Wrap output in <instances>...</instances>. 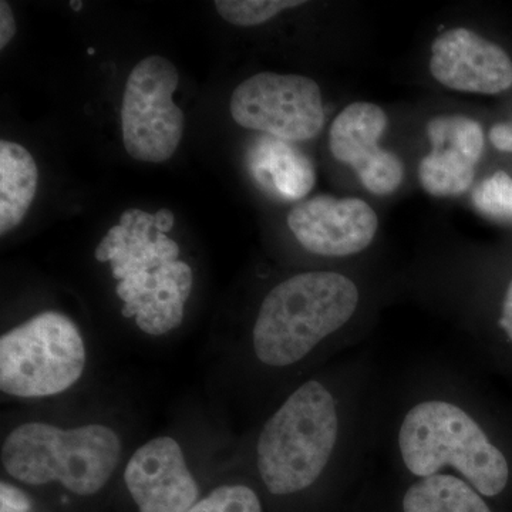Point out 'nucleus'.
Returning <instances> with one entry per match:
<instances>
[{"label": "nucleus", "instance_id": "obj_12", "mask_svg": "<svg viewBox=\"0 0 512 512\" xmlns=\"http://www.w3.org/2000/svg\"><path fill=\"white\" fill-rule=\"evenodd\" d=\"M431 151L421 158L419 181L433 197H457L474 183L485 137L478 121L464 116L434 117L427 124Z\"/></svg>", "mask_w": 512, "mask_h": 512}, {"label": "nucleus", "instance_id": "obj_10", "mask_svg": "<svg viewBox=\"0 0 512 512\" xmlns=\"http://www.w3.org/2000/svg\"><path fill=\"white\" fill-rule=\"evenodd\" d=\"M430 73L447 89L500 94L512 87V60L503 47L467 28L441 33L431 45Z\"/></svg>", "mask_w": 512, "mask_h": 512}, {"label": "nucleus", "instance_id": "obj_25", "mask_svg": "<svg viewBox=\"0 0 512 512\" xmlns=\"http://www.w3.org/2000/svg\"><path fill=\"white\" fill-rule=\"evenodd\" d=\"M141 210H136V208H131V210L124 211L123 214H121L120 217V224L121 227L131 229L133 227L134 222H136V218L138 217V214H140Z\"/></svg>", "mask_w": 512, "mask_h": 512}, {"label": "nucleus", "instance_id": "obj_26", "mask_svg": "<svg viewBox=\"0 0 512 512\" xmlns=\"http://www.w3.org/2000/svg\"><path fill=\"white\" fill-rule=\"evenodd\" d=\"M70 6H72L74 12H80V10L83 9V2L82 0H72V2H70Z\"/></svg>", "mask_w": 512, "mask_h": 512}, {"label": "nucleus", "instance_id": "obj_15", "mask_svg": "<svg viewBox=\"0 0 512 512\" xmlns=\"http://www.w3.org/2000/svg\"><path fill=\"white\" fill-rule=\"evenodd\" d=\"M403 512H493L483 495L454 474L414 480L404 491Z\"/></svg>", "mask_w": 512, "mask_h": 512}, {"label": "nucleus", "instance_id": "obj_1", "mask_svg": "<svg viewBox=\"0 0 512 512\" xmlns=\"http://www.w3.org/2000/svg\"><path fill=\"white\" fill-rule=\"evenodd\" d=\"M386 396L370 360L348 359L338 379L299 384L265 421L255 466L269 494L311 490L336 468L365 466L380 441Z\"/></svg>", "mask_w": 512, "mask_h": 512}, {"label": "nucleus", "instance_id": "obj_8", "mask_svg": "<svg viewBox=\"0 0 512 512\" xmlns=\"http://www.w3.org/2000/svg\"><path fill=\"white\" fill-rule=\"evenodd\" d=\"M288 228L305 251L325 258H348L372 245L379 218L360 198L316 195L289 211Z\"/></svg>", "mask_w": 512, "mask_h": 512}, {"label": "nucleus", "instance_id": "obj_4", "mask_svg": "<svg viewBox=\"0 0 512 512\" xmlns=\"http://www.w3.org/2000/svg\"><path fill=\"white\" fill-rule=\"evenodd\" d=\"M120 457V437L103 424L63 430L35 421L16 427L2 446L10 477L28 485L60 483L80 497L103 490Z\"/></svg>", "mask_w": 512, "mask_h": 512}, {"label": "nucleus", "instance_id": "obj_5", "mask_svg": "<svg viewBox=\"0 0 512 512\" xmlns=\"http://www.w3.org/2000/svg\"><path fill=\"white\" fill-rule=\"evenodd\" d=\"M86 346L76 323L43 312L0 338V389L10 396H55L79 382Z\"/></svg>", "mask_w": 512, "mask_h": 512}, {"label": "nucleus", "instance_id": "obj_24", "mask_svg": "<svg viewBox=\"0 0 512 512\" xmlns=\"http://www.w3.org/2000/svg\"><path fill=\"white\" fill-rule=\"evenodd\" d=\"M154 244H156L158 254H163V252H180L177 242L168 238L167 235L163 234V232H156Z\"/></svg>", "mask_w": 512, "mask_h": 512}, {"label": "nucleus", "instance_id": "obj_7", "mask_svg": "<svg viewBox=\"0 0 512 512\" xmlns=\"http://www.w3.org/2000/svg\"><path fill=\"white\" fill-rule=\"evenodd\" d=\"M229 111L239 126L288 143L312 140L325 124L319 84L301 74H254L234 90Z\"/></svg>", "mask_w": 512, "mask_h": 512}, {"label": "nucleus", "instance_id": "obj_23", "mask_svg": "<svg viewBox=\"0 0 512 512\" xmlns=\"http://www.w3.org/2000/svg\"><path fill=\"white\" fill-rule=\"evenodd\" d=\"M154 217H156V225H154L156 232L167 234V232L174 228L175 217L170 210L163 208V210L157 211Z\"/></svg>", "mask_w": 512, "mask_h": 512}, {"label": "nucleus", "instance_id": "obj_13", "mask_svg": "<svg viewBox=\"0 0 512 512\" xmlns=\"http://www.w3.org/2000/svg\"><path fill=\"white\" fill-rule=\"evenodd\" d=\"M248 167L256 183L285 201L306 197L316 181L312 161L288 141L271 136L252 146Z\"/></svg>", "mask_w": 512, "mask_h": 512}, {"label": "nucleus", "instance_id": "obj_3", "mask_svg": "<svg viewBox=\"0 0 512 512\" xmlns=\"http://www.w3.org/2000/svg\"><path fill=\"white\" fill-rule=\"evenodd\" d=\"M362 291L336 271L289 276L271 289L252 326V350L261 365L286 370L305 362L326 343L352 330Z\"/></svg>", "mask_w": 512, "mask_h": 512}, {"label": "nucleus", "instance_id": "obj_27", "mask_svg": "<svg viewBox=\"0 0 512 512\" xmlns=\"http://www.w3.org/2000/svg\"><path fill=\"white\" fill-rule=\"evenodd\" d=\"M87 53H89V56H93L94 53H96V50H94L93 47H89V49H87Z\"/></svg>", "mask_w": 512, "mask_h": 512}, {"label": "nucleus", "instance_id": "obj_17", "mask_svg": "<svg viewBox=\"0 0 512 512\" xmlns=\"http://www.w3.org/2000/svg\"><path fill=\"white\" fill-rule=\"evenodd\" d=\"M473 204L477 211L497 220H512V177L497 171L485 178L473 192Z\"/></svg>", "mask_w": 512, "mask_h": 512}, {"label": "nucleus", "instance_id": "obj_14", "mask_svg": "<svg viewBox=\"0 0 512 512\" xmlns=\"http://www.w3.org/2000/svg\"><path fill=\"white\" fill-rule=\"evenodd\" d=\"M39 170L25 147L0 141V235L18 227L35 200Z\"/></svg>", "mask_w": 512, "mask_h": 512}, {"label": "nucleus", "instance_id": "obj_9", "mask_svg": "<svg viewBox=\"0 0 512 512\" xmlns=\"http://www.w3.org/2000/svg\"><path fill=\"white\" fill-rule=\"evenodd\" d=\"M386 127L382 107L357 101L340 111L329 130L332 156L352 167L363 187L380 197L396 191L404 178L400 158L379 146Z\"/></svg>", "mask_w": 512, "mask_h": 512}, {"label": "nucleus", "instance_id": "obj_6", "mask_svg": "<svg viewBox=\"0 0 512 512\" xmlns=\"http://www.w3.org/2000/svg\"><path fill=\"white\" fill-rule=\"evenodd\" d=\"M178 82L177 67L161 56L146 57L128 74L121 131L128 156L134 160L164 163L180 146L185 117L173 100Z\"/></svg>", "mask_w": 512, "mask_h": 512}, {"label": "nucleus", "instance_id": "obj_11", "mask_svg": "<svg viewBox=\"0 0 512 512\" xmlns=\"http://www.w3.org/2000/svg\"><path fill=\"white\" fill-rule=\"evenodd\" d=\"M124 483L138 512H187L200 500L183 448L171 437L138 448L127 463Z\"/></svg>", "mask_w": 512, "mask_h": 512}, {"label": "nucleus", "instance_id": "obj_18", "mask_svg": "<svg viewBox=\"0 0 512 512\" xmlns=\"http://www.w3.org/2000/svg\"><path fill=\"white\" fill-rule=\"evenodd\" d=\"M187 512H264L258 494L244 484L221 485Z\"/></svg>", "mask_w": 512, "mask_h": 512}, {"label": "nucleus", "instance_id": "obj_22", "mask_svg": "<svg viewBox=\"0 0 512 512\" xmlns=\"http://www.w3.org/2000/svg\"><path fill=\"white\" fill-rule=\"evenodd\" d=\"M491 144L504 153H512V120L491 127L488 134Z\"/></svg>", "mask_w": 512, "mask_h": 512}, {"label": "nucleus", "instance_id": "obj_21", "mask_svg": "<svg viewBox=\"0 0 512 512\" xmlns=\"http://www.w3.org/2000/svg\"><path fill=\"white\" fill-rule=\"evenodd\" d=\"M18 32L15 15L5 0L0 2V49H5Z\"/></svg>", "mask_w": 512, "mask_h": 512}, {"label": "nucleus", "instance_id": "obj_19", "mask_svg": "<svg viewBox=\"0 0 512 512\" xmlns=\"http://www.w3.org/2000/svg\"><path fill=\"white\" fill-rule=\"evenodd\" d=\"M498 336L503 340L507 348L504 352L512 355V276L501 299L500 312L495 320Z\"/></svg>", "mask_w": 512, "mask_h": 512}, {"label": "nucleus", "instance_id": "obj_2", "mask_svg": "<svg viewBox=\"0 0 512 512\" xmlns=\"http://www.w3.org/2000/svg\"><path fill=\"white\" fill-rule=\"evenodd\" d=\"M396 410L384 404L394 466L413 480L454 474L484 498L507 490L511 463L468 399L466 384L447 376L423 377L403 392Z\"/></svg>", "mask_w": 512, "mask_h": 512}, {"label": "nucleus", "instance_id": "obj_16", "mask_svg": "<svg viewBox=\"0 0 512 512\" xmlns=\"http://www.w3.org/2000/svg\"><path fill=\"white\" fill-rule=\"evenodd\" d=\"M302 0H217V12L231 25L252 28L264 25L284 10L305 5Z\"/></svg>", "mask_w": 512, "mask_h": 512}, {"label": "nucleus", "instance_id": "obj_20", "mask_svg": "<svg viewBox=\"0 0 512 512\" xmlns=\"http://www.w3.org/2000/svg\"><path fill=\"white\" fill-rule=\"evenodd\" d=\"M32 501L29 495L15 485L0 484V512H30Z\"/></svg>", "mask_w": 512, "mask_h": 512}]
</instances>
